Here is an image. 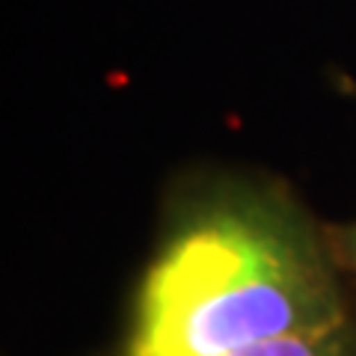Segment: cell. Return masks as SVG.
<instances>
[{"label":"cell","mask_w":356,"mask_h":356,"mask_svg":"<svg viewBox=\"0 0 356 356\" xmlns=\"http://www.w3.org/2000/svg\"><path fill=\"white\" fill-rule=\"evenodd\" d=\"M341 318L332 267L297 211L226 187L181 211L161 241L125 356H229Z\"/></svg>","instance_id":"1"},{"label":"cell","mask_w":356,"mask_h":356,"mask_svg":"<svg viewBox=\"0 0 356 356\" xmlns=\"http://www.w3.org/2000/svg\"><path fill=\"white\" fill-rule=\"evenodd\" d=\"M229 356H356V324L350 318H341L336 324L280 336Z\"/></svg>","instance_id":"2"},{"label":"cell","mask_w":356,"mask_h":356,"mask_svg":"<svg viewBox=\"0 0 356 356\" xmlns=\"http://www.w3.org/2000/svg\"><path fill=\"white\" fill-rule=\"evenodd\" d=\"M330 247H332V255H336L350 273H356V222L348 229H339L336 235L330 238Z\"/></svg>","instance_id":"3"}]
</instances>
